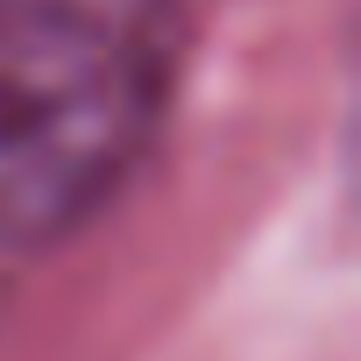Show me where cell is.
I'll use <instances>...</instances> for the list:
<instances>
[{
  "mask_svg": "<svg viewBox=\"0 0 361 361\" xmlns=\"http://www.w3.org/2000/svg\"><path fill=\"white\" fill-rule=\"evenodd\" d=\"M185 64V0H0V248L92 227L170 128Z\"/></svg>",
  "mask_w": 361,
  "mask_h": 361,
  "instance_id": "1",
  "label": "cell"
}]
</instances>
